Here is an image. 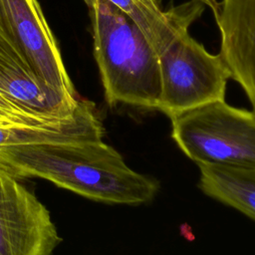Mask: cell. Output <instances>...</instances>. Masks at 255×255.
<instances>
[{
  "mask_svg": "<svg viewBox=\"0 0 255 255\" xmlns=\"http://www.w3.org/2000/svg\"><path fill=\"white\" fill-rule=\"evenodd\" d=\"M0 164L19 178L40 177L108 204H145L160 187L155 178L131 169L103 139L0 148Z\"/></svg>",
  "mask_w": 255,
  "mask_h": 255,
  "instance_id": "6da1fadb",
  "label": "cell"
},
{
  "mask_svg": "<svg viewBox=\"0 0 255 255\" xmlns=\"http://www.w3.org/2000/svg\"><path fill=\"white\" fill-rule=\"evenodd\" d=\"M88 7L94 55L109 106L156 110L160 72L155 50L131 19L108 0H93Z\"/></svg>",
  "mask_w": 255,
  "mask_h": 255,
  "instance_id": "7a4b0ae2",
  "label": "cell"
},
{
  "mask_svg": "<svg viewBox=\"0 0 255 255\" xmlns=\"http://www.w3.org/2000/svg\"><path fill=\"white\" fill-rule=\"evenodd\" d=\"M171 137L197 165L255 168V111L217 101L170 118Z\"/></svg>",
  "mask_w": 255,
  "mask_h": 255,
  "instance_id": "3957f363",
  "label": "cell"
},
{
  "mask_svg": "<svg viewBox=\"0 0 255 255\" xmlns=\"http://www.w3.org/2000/svg\"><path fill=\"white\" fill-rule=\"evenodd\" d=\"M160 97L156 110L169 119L224 101L231 73L220 54H210L188 31L159 55Z\"/></svg>",
  "mask_w": 255,
  "mask_h": 255,
  "instance_id": "277c9868",
  "label": "cell"
},
{
  "mask_svg": "<svg viewBox=\"0 0 255 255\" xmlns=\"http://www.w3.org/2000/svg\"><path fill=\"white\" fill-rule=\"evenodd\" d=\"M0 30L28 61L40 80L68 105L78 97L53 33L37 0H0Z\"/></svg>",
  "mask_w": 255,
  "mask_h": 255,
  "instance_id": "5b68a950",
  "label": "cell"
},
{
  "mask_svg": "<svg viewBox=\"0 0 255 255\" xmlns=\"http://www.w3.org/2000/svg\"><path fill=\"white\" fill-rule=\"evenodd\" d=\"M0 164V255H51L62 241L47 207Z\"/></svg>",
  "mask_w": 255,
  "mask_h": 255,
  "instance_id": "8992f818",
  "label": "cell"
},
{
  "mask_svg": "<svg viewBox=\"0 0 255 255\" xmlns=\"http://www.w3.org/2000/svg\"><path fill=\"white\" fill-rule=\"evenodd\" d=\"M0 95L26 115L47 123L68 120L77 108L68 105L40 80L1 30Z\"/></svg>",
  "mask_w": 255,
  "mask_h": 255,
  "instance_id": "52a82bcc",
  "label": "cell"
},
{
  "mask_svg": "<svg viewBox=\"0 0 255 255\" xmlns=\"http://www.w3.org/2000/svg\"><path fill=\"white\" fill-rule=\"evenodd\" d=\"M215 20L219 54L255 111V0H222Z\"/></svg>",
  "mask_w": 255,
  "mask_h": 255,
  "instance_id": "ba28073f",
  "label": "cell"
},
{
  "mask_svg": "<svg viewBox=\"0 0 255 255\" xmlns=\"http://www.w3.org/2000/svg\"><path fill=\"white\" fill-rule=\"evenodd\" d=\"M104 126L95 104L80 99L73 116L45 125L0 124V148L36 144L102 140Z\"/></svg>",
  "mask_w": 255,
  "mask_h": 255,
  "instance_id": "9c48e42d",
  "label": "cell"
},
{
  "mask_svg": "<svg viewBox=\"0 0 255 255\" xmlns=\"http://www.w3.org/2000/svg\"><path fill=\"white\" fill-rule=\"evenodd\" d=\"M140 29L157 55L168 46L204 11V4L191 0L163 10L158 0H108Z\"/></svg>",
  "mask_w": 255,
  "mask_h": 255,
  "instance_id": "30bf717a",
  "label": "cell"
},
{
  "mask_svg": "<svg viewBox=\"0 0 255 255\" xmlns=\"http://www.w3.org/2000/svg\"><path fill=\"white\" fill-rule=\"evenodd\" d=\"M199 187L208 196L255 220V168L198 165Z\"/></svg>",
  "mask_w": 255,
  "mask_h": 255,
  "instance_id": "8fae6325",
  "label": "cell"
},
{
  "mask_svg": "<svg viewBox=\"0 0 255 255\" xmlns=\"http://www.w3.org/2000/svg\"><path fill=\"white\" fill-rule=\"evenodd\" d=\"M0 122L7 123V124H25V125L49 124L47 122H43L26 115L25 113L20 111L17 107H15L12 103H10L7 99H5L2 95H0Z\"/></svg>",
  "mask_w": 255,
  "mask_h": 255,
  "instance_id": "7c38bea8",
  "label": "cell"
},
{
  "mask_svg": "<svg viewBox=\"0 0 255 255\" xmlns=\"http://www.w3.org/2000/svg\"><path fill=\"white\" fill-rule=\"evenodd\" d=\"M201 3H203L205 6H207L209 9H211L214 18L217 17L218 11H219V3L216 0H199Z\"/></svg>",
  "mask_w": 255,
  "mask_h": 255,
  "instance_id": "4fadbf2b",
  "label": "cell"
},
{
  "mask_svg": "<svg viewBox=\"0 0 255 255\" xmlns=\"http://www.w3.org/2000/svg\"><path fill=\"white\" fill-rule=\"evenodd\" d=\"M84 1H85V2H86V4L89 6V5L92 3V1H93V0H84Z\"/></svg>",
  "mask_w": 255,
  "mask_h": 255,
  "instance_id": "5bb4252c",
  "label": "cell"
},
{
  "mask_svg": "<svg viewBox=\"0 0 255 255\" xmlns=\"http://www.w3.org/2000/svg\"><path fill=\"white\" fill-rule=\"evenodd\" d=\"M0 124H7V123H2V122H0Z\"/></svg>",
  "mask_w": 255,
  "mask_h": 255,
  "instance_id": "9a60e30c",
  "label": "cell"
}]
</instances>
